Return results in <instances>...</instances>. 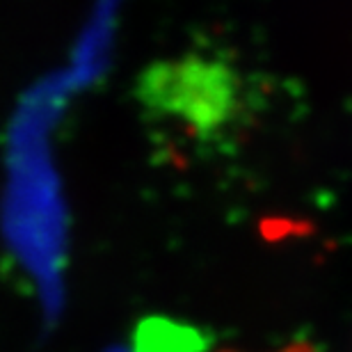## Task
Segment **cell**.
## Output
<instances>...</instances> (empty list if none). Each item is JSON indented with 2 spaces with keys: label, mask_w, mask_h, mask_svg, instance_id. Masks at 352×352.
Here are the masks:
<instances>
[{
  "label": "cell",
  "mask_w": 352,
  "mask_h": 352,
  "mask_svg": "<svg viewBox=\"0 0 352 352\" xmlns=\"http://www.w3.org/2000/svg\"><path fill=\"white\" fill-rule=\"evenodd\" d=\"M222 352H234V350H222ZM277 352H320V350L314 348L311 343H307V341H295V343H288V346H284Z\"/></svg>",
  "instance_id": "1"
}]
</instances>
